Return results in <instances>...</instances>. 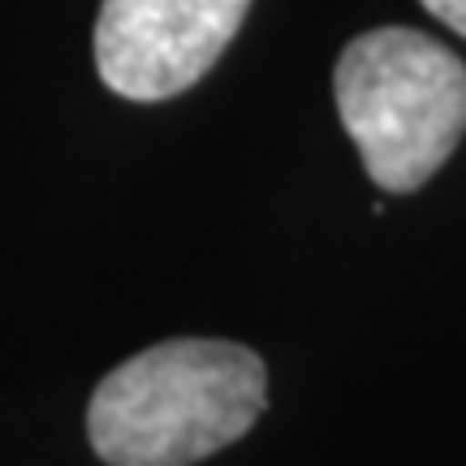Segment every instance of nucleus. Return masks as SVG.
Listing matches in <instances>:
<instances>
[{
    "mask_svg": "<svg viewBox=\"0 0 466 466\" xmlns=\"http://www.w3.org/2000/svg\"><path fill=\"white\" fill-rule=\"evenodd\" d=\"M264 401L268 371L255 350L177 337L96 384L86 436L108 466H195L247 436Z\"/></svg>",
    "mask_w": 466,
    "mask_h": 466,
    "instance_id": "1",
    "label": "nucleus"
},
{
    "mask_svg": "<svg viewBox=\"0 0 466 466\" xmlns=\"http://www.w3.org/2000/svg\"><path fill=\"white\" fill-rule=\"evenodd\" d=\"M333 91L371 182L389 195L419 190L466 134V66L410 26H380L346 44Z\"/></svg>",
    "mask_w": 466,
    "mask_h": 466,
    "instance_id": "2",
    "label": "nucleus"
},
{
    "mask_svg": "<svg viewBox=\"0 0 466 466\" xmlns=\"http://www.w3.org/2000/svg\"><path fill=\"white\" fill-rule=\"evenodd\" d=\"M250 0H104L96 66L108 91L138 104L182 96L217 66Z\"/></svg>",
    "mask_w": 466,
    "mask_h": 466,
    "instance_id": "3",
    "label": "nucleus"
},
{
    "mask_svg": "<svg viewBox=\"0 0 466 466\" xmlns=\"http://www.w3.org/2000/svg\"><path fill=\"white\" fill-rule=\"evenodd\" d=\"M423 9L432 17H441L450 31L466 35V0H423Z\"/></svg>",
    "mask_w": 466,
    "mask_h": 466,
    "instance_id": "4",
    "label": "nucleus"
}]
</instances>
